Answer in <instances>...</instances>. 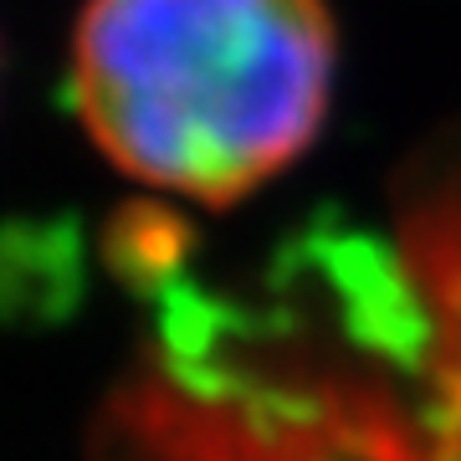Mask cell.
I'll use <instances>...</instances> for the list:
<instances>
[{
    "label": "cell",
    "instance_id": "6da1fadb",
    "mask_svg": "<svg viewBox=\"0 0 461 461\" xmlns=\"http://www.w3.org/2000/svg\"><path fill=\"white\" fill-rule=\"evenodd\" d=\"M339 72L323 0H87L72 103L149 190L236 205L318 139Z\"/></svg>",
    "mask_w": 461,
    "mask_h": 461
},
{
    "label": "cell",
    "instance_id": "7a4b0ae2",
    "mask_svg": "<svg viewBox=\"0 0 461 461\" xmlns=\"http://www.w3.org/2000/svg\"><path fill=\"white\" fill-rule=\"evenodd\" d=\"M400 251L441 329L446 364L461 354V123L430 133L395 185Z\"/></svg>",
    "mask_w": 461,
    "mask_h": 461
},
{
    "label": "cell",
    "instance_id": "3957f363",
    "mask_svg": "<svg viewBox=\"0 0 461 461\" xmlns=\"http://www.w3.org/2000/svg\"><path fill=\"white\" fill-rule=\"evenodd\" d=\"M190 251V226L180 211H169L159 200H133L108 221L103 230V262L118 282H129L133 293L144 287H180V267Z\"/></svg>",
    "mask_w": 461,
    "mask_h": 461
},
{
    "label": "cell",
    "instance_id": "277c9868",
    "mask_svg": "<svg viewBox=\"0 0 461 461\" xmlns=\"http://www.w3.org/2000/svg\"><path fill=\"white\" fill-rule=\"evenodd\" d=\"M446 390H451V405L461 411V354L451 364H446Z\"/></svg>",
    "mask_w": 461,
    "mask_h": 461
}]
</instances>
